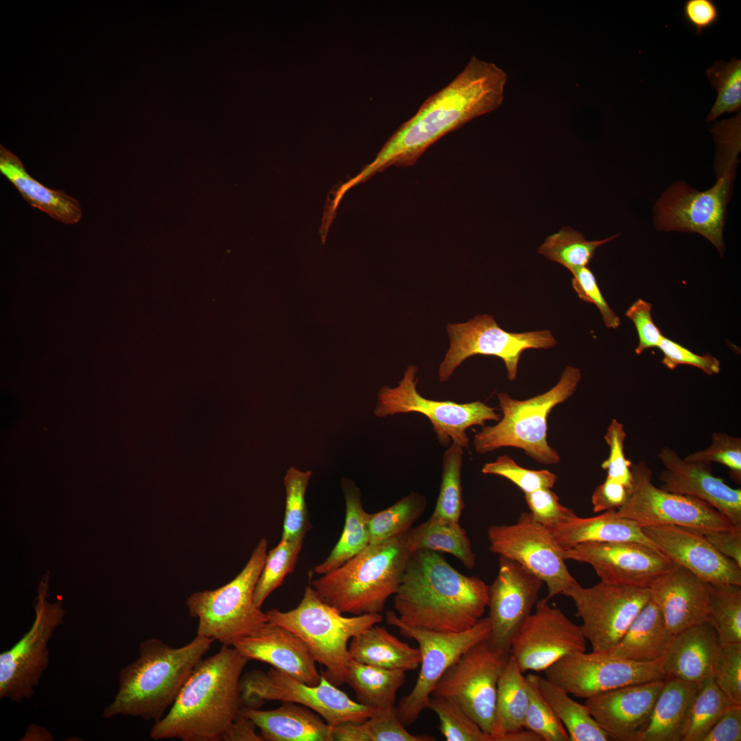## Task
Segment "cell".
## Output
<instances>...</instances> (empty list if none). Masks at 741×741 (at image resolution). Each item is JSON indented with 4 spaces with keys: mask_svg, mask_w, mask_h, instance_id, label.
<instances>
[{
    "mask_svg": "<svg viewBox=\"0 0 741 741\" xmlns=\"http://www.w3.org/2000/svg\"><path fill=\"white\" fill-rule=\"evenodd\" d=\"M675 635L668 630L659 608L650 600L632 622L611 655L639 663L661 660Z\"/></svg>",
    "mask_w": 741,
    "mask_h": 741,
    "instance_id": "cell-32",
    "label": "cell"
},
{
    "mask_svg": "<svg viewBox=\"0 0 741 741\" xmlns=\"http://www.w3.org/2000/svg\"><path fill=\"white\" fill-rule=\"evenodd\" d=\"M546 528L563 548L585 543L619 541H635L654 546L637 523L619 516L616 510H607L592 517L575 515Z\"/></svg>",
    "mask_w": 741,
    "mask_h": 741,
    "instance_id": "cell-31",
    "label": "cell"
},
{
    "mask_svg": "<svg viewBox=\"0 0 741 741\" xmlns=\"http://www.w3.org/2000/svg\"><path fill=\"white\" fill-rule=\"evenodd\" d=\"M482 472L504 477L517 485L524 494L540 489H552L557 476L548 470H530L517 464L507 455L485 464Z\"/></svg>",
    "mask_w": 741,
    "mask_h": 741,
    "instance_id": "cell-50",
    "label": "cell"
},
{
    "mask_svg": "<svg viewBox=\"0 0 741 741\" xmlns=\"http://www.w3.org/2000/svg\"><path fill=\"white\" fill-rule=\"evenodd\" d=\"M572 287L583 301L594 304L599 309L604 325L609 329H617L620 324V318L611 309L604 299L598 285L596 279L588 266H584L571 272Z\"/></svg>",
    "mask_w": 741,
    "mask_h": 741,
    "instance_id": "cell-56",
    "label": "cell"
},
{
    "mask_svg": "<svg viewBox=\"0 0 741 741\" xmlns=\"http://www.w3.org/2000/svg\"><path fill=\"white\" fill-rule=\"evenodd\" d=\"M240 712L255 724L263 741H333V727L300 704L282 702L270 710L242 707Z\"/></svg>",
    "mask_w": 741,
    "mask_h": 741,
    "instance_id": "cell-29",
    "label": "cell"
},
{
    "mask_svg": "<svg viewBox=\"0 0 741 741\" xmlns=\"http://www.w3.org/2000/svg\"><path fill=\"white\" fill-rule=\"evenodd\" d=\"M545 678L565 692L589 698L626 685L663 679L661 659L639 663L608 652L571 653L545 670Z\"/></svg>",
    "mask_w": 741,
    "mask_h": 741,
    "instance_id": "cell-19",
    "label": "cell"
},
{
    "mask_svg": "<svg viewBox=\"0 0 741 741\" xmlns=\"http://www.w3.org/2000/svg\"><path fill=\"white\" fill-rule=\"evenodd\" d=\"M447 331L450 344L438 368L441 382L447 381L466 359L475 355L501 358L505 364L508 379L513 381L517 375L521 355L524 351L548 349L556 344L550 330L508 332L489 314L475 316L464 323L449 324Z\"/></svg>",
    "mask_w": 741,
    "mask_h": 741,
    "instance_id": "cell-14",
    "label": "cell"
},
{
    "mask_svg": "<svg viewBox=\"0 0 741 741\" xmlns=\"http://www.w3.org/2000/svg\"><path fill=\"white\" fill-rule=\"evenodd\" d=\"M718 646L717 633L708 622L678 633L661 659L666 677L698 684L713 676Z\"/></svg>",
    "mask_w": 741,
    "mask_h": 741,
    "instance_id": "cell-28",
    "label": "cell"
},
{
    "mask_svg": "<svg viewBox=\"0 0 741 741\" xmlns=\"http://www.w3.org/2000/svg\"><path fill=\"white\" fill-rule=\"evenodd\" d=\"M548 598L537 600L531 613L514 636L510 655L523 673L545 671L565 656L586 650L580 626L572 622Z\"/></svg>",
    "mask_w": 741,
    "mask_h": 741,
    "instance_id": "cell-20",
    "label": "cell"
},
{
    "mask_svg": "<svg viewBox=\"0 0 741 741\" xmlns=\"http://www.w3.org/2000/svg\"><path fill=\"white\" fill-rule=\"evenodd\" d=\"M530 701L524 728L537 734L542 741H569L564 726L537 690L534 674L526 676Z\"/></svg>",
    "mask_w": 741,
    "mask_h": 741,
    "instance_id": "cell-49",
    "label": "cell"
},
{
    "mask_svg": "<svg viewBox=\"0 0 741 741\" xmlns=\"http://www.w3.org/2000/svg\"><path fill=\"white\" fill-rule=\"evenodd\" d=\"M534 678L538 691L564 726L569 741L610 740L585 705L574 701L569 694L546 678L534 674Z\"/></svg>",
    "mask_w": 741,
    "mask_h": 741,
    "instance_id": "cell-39",
    "label": "cell"
},
{
    "mask_svg": "<svg viewBox=\"0 0 741 741\" xmlns=\"http://www.w3.org/2000/svg\"><path fill=\"white\" fill-rule=\"evenodd\" d=\"M701 532L720 553L741 567V527Z\"/></svg>",
    "mask_w": 741,
    "mask_h": 741,
    "instance_id": "cell-62",
    "label": "cell"
},
{
    "mask_svg": "<svg viewBox=\"0 0 741 741\" xmlns=\"http://www.w3.org/2000/svg\"><path fill=\"white\" fill-rule=\"evenodd\" d=\"M412 553L405 533L369 544L311 585L323 602L342 614L381 613L397 593Z\"/></svg>",
    "mask_w": 741,
    "mask_h": 741,
    "instance_id": "cell-5",
    "label": "cell"
},
{
    "mask_svg": "<svg viewBox=\"0 0 741 741\" xmlns=\"http://www.w3.org/2000/svg\"><path fill=\"white\" fill-rule=\"evenodd\" d=\"M248 661L227 644L215 655L202 658L168 713L152 727L150 738L222 740L243 707L241 679Z\"/></svg>",
    "mask_w": 741,
    "mask_h": 741,
    "instance_id": "cell-3",
    "label": "cell"
},
{
    "mask_svg": "<svg viewBox=\"0 0 741 741\" xmlns=\"http://www.w3.org/2000/svg\"><path fill=\"white\" fill-rule=\"evenodd\" d=\"M426 507L424 495L410 492L386 509L370 514V544L406 533Z\"/></svg>",
    "mask_w": 741,
    "mask_h": 741,
    "instance_id": "cell-42",
    "label": "cell"
},
{
    "mask_svg": "<svg viewBox=\"0 0 741 741\" xmlns=\"http://www.w3.org/2000/svg\"><path fill=\"white\" fill-rule=\"evenodd\" d=\"M506 82V72L496 64L471 56L462 71L427 97L392 134L375 160L348 182L349 186L390 166L413 165L444 135L499 108Z\"/></svg>",
    "mask_w": 741,
    "mask_h": 741,
    "instance_id": "cell-1",
    "label": "cell"
},
{
    "mask_svg": "<svg viewBox=\"0 0 741 741\" xmlns=\"http://www.w3.org/2000/svg\"><path fill=\"white\" fill-rule=\"evenodd\" d=\"M303 539H281L267 552L266 561L257 582L254 601L260 607L266 599L279 587L285 577L292 572L303 546Z\"/></svg>",
    "mask_w": 741,
    "mask_h": 741,
    "instance_id": "cell-46",
    "label": "cell"
},
{
    "mask_svg": "<svg viewBox=\"0 0 741 741\" xmlns=\"http://www.w3.org/2000/svg\"><path fill=\"white\" fill-rule=\"evenodd\" d=\"M48 591L47 574L39 584L31 628L12 648L0 654L1 699L17 703L30 699L48 668L49 642L66 614L60 601L49 602Z\"/></svg>",
    "mask_w": 741,
    "mask_h": 741,
    "instance_id": "cell-12",
    "label": "cell"
},
{
    "mask_svg": "<svg viewBox=\"0 0 741 741\" xmlns=\"http://www.w3.org/2000/svg\"><path fill=\"white\" fill-rule=\"evenodd\" d=\"M626 437V434L624 425L616 419H613L604 435V440L609 447V455L601 467L607 470V478L621 482L631 489L632 464L631 461L625 457Z\"/></svg>",
    "mask_w": 741,
    "mask_h": 741,
    "instance_id": "cell-54",
    "label": "cell"
},
{
    "mask_svg": "<svg viewBox=\"0 0 741 741\" xmlns=\"http://www.w3.org/2000/svg\"><path fill=\"white\" fill-rule=\"evenodd\" d=\"M630 491L625 484L607 478L592 494L593 510L598 513L620 508L626 502Z\"/></svg>",
    "mask_w": 741,
    "mask_h": 741,
    "instance_id": "cell-60",
    "label": "cell"
},
{
    "mask_svg": "<svg viewBox=\"0 0 741 741\" xmlns=\"http://www.w3.org/2000/svg\"><path fill=\"white\" fill-rule=\"evenodd\" d=\"M733 165L725 168L716 184L699 191L685 183L672 185L655 207V223L660 231L698 233L725 251L723 229L734 175Z\"/></svg>",
    "mask_w": 741,
    "mask_h": 741,
    "instance_id": "cell-18",
    "label": "cell"
},
{
    "mask_svg": "<svg viewBox=\"0 0 741 741\" xmlns=\"http://www.w3.org/2000/svg\"><path fill=\"white\" fill-rule=\"evenodd\" d=\"M631 471L632 486L626 502L616 510L619 516L640 526L673 525L700 532L741 527L705 501L656 487L644 462L632 465Z\"/></svg>",
    "mask_w": 741,
    "mask_h": 741,
    "instance_id": "cell-15",
    "label": "cell"
},
{
    "mask_svg": "<svg viewBox=\"0 0 741 741\" xmlns=\"http://www.w3.org/2000/svg\"><path fill=\"white\" fill-rule=\"evenodd\" d=\"M707 622L720 644L741 642V585L709 583Z\"/></svg>",
    "mask_w": 741,
    "mask_h": 741,
    "instance_id": "cell-41",
    "label": "cell"
},
{
    "mask_svg": "<svg viewBox=\"0 0 741 741\" xmlns=\"http://www.w3.org/2000/svg\"><path fill=\"white\" fill-rule=\"evenodd\" d=\"M0 172L32 207L66 224L78 223L82 211L77 199L64 190L49 189L33 178L19 158L0 145Z\"/></svg>",
    "mask_w": 741,
    "mask_h": 741,
    "instance_id": "cell-30",
    "label": "cell"
},
{
    "mask_svg": "<svg viewBox=\"0 0 741 741\" xmlns=\"http://www.w3.org/2000/svg\"><path fill=\"white\" fill-rule=\"evenodd\" d=\"M241 691L243 707L259 709L266 701L292 702L311 709L332 727L363 722L375 710L350 698L323 673L319 684L310 685L272 667L267 672L255 670L242 677Z\"/></svg>",
    "mask_w": 741,
    "mask_h": 741,
    "instance_id": "cell-9",
    "label": "cell"
},
{
    "mask_svg": "<svg viewBox=\"0 0 741 741\" xmlns=\"http://www.w3.org/2000/svg\"><path fill=\"white\" fill-rule=\"evenodd\" d=\"M268 541L260 539L244 569L231 582L213 590L191 593L186 600L190 615L198 620L197 635L230 645L250 635L268 622L254 601L263 569Z\"/></svg>",
    "mask_w": 741,
    "mask_h": 741,
    "instance_id": "cell-8",
    "label": "cell"
},
{
    "mask_svg": "<svg viewBox=\"0 0 741 741\" xmlns=\"http://www.w3.org/2000/svg\"><path fill=\"white\" fill-rule=\"evenodd\" d=\"M255 724L243 715L240 711L224 732V741H263L260 733L256 732Z\"/></svg>",
    "mask_w": 741,
    "mask_h": 741,
    "instance_id": "cell-63",
    "label": "cell"
},
{
    "mask_svg": "<svg viewBox=\"0 0 741 741\" xmlns=\"http://www.w3.org/2000/svg\"><path fill=\"white\" fill-rule=\"evenodd\" d=\"M691 462H718L730 470L737 482L741 479V438L725 433L714 432L707 448L688 455L684 458Z\"/></svg>",
    "mask_w": 741,
    "mask_h": 741,
    "instance_id": "cell-53",
    "label": "cell"
},
{
    "mask_svg": "<svg viewBox=\"0 0 741 741\" xmlns=\"http://www.w3.org/2000/svg\"><path fill=\"white\" fill-rule=\"evenodd\" d=\"M463 454V448L453 443L444 453L441 483L432 515L434 518L459 523L464 507L461 483Z\"/></svg>",
    "mask_w": 741,
    "mask_h": 741,
    "instance_id": "cell-44",
    "label": "cell"
},
{
    "mask_svg": "<svg viewBox=\"0 0 741 741\" xmlns=\"http://www.w3.org/2000/svg\"><path fill=\"white\" fill-rule=\"evenodd\" d=\"M351 658L358 662L406 672L416 669L421 661L420 649L410 646L375 624L351 639Z\"/></svg>",
    "mask_w": 741,
    "mask_h": 741,
    "instance_id": "cell-33",
    "label": "cell"
},
{
    "mask_svg": "<svg viewBox=\"0 0 741 741\" xmlns=\"http://www.w3.org/2000/svg\"><path fill=\"white\" fill-rule=\"evenodd\" d=\"M487 534L491 552L519 563L546 584V598L563 595L576 582L565 563L563 548L530 513H522L514 524L491 526Z\"/></svg>",
    "mask_w": 741,
    "mask_h": 741,
    "instance_id": "cell-17",
    "label": "cell"
},
{
    "mask_svg": "<svg viewBox=\"0 0 741 741\" xmlns=\"http://www.w3.org/2000/svg\"><path fill=\"white\" fill-rule=\"evenodd\" d=\"M705 73L718 93L707 121H711L725 113L740 112L741 60L736 57L729 62L718 60Z\"/></svg>",
    "mask_w": 741,
    "mask_h": 741,
    "instance_id": "cell-47",
    "label": "cell"
},
{
    "mask_svg": "<svg viewBox=\"0 0 741 741\" xmlns=\"http://www.w3.org/2000/svg\"><path fill=\"white\" fill-rule=\"evenodd\" d=\"M651 310L650 303L639 298L625 314L633 321L637 331L639 343L635 351L637 355L646 349L658 346L663 337L652 320Z\"/></svg>",
    "mask_w": 741,
    "mask_h": 741,
    "instance_id": "cell-58",
    "label": "cell"
},
{
    "mask_svg": "<svg viewBox=\"0 0 741 741\" xmlns=\"http://www.w3.org/2000/svg\"><path fill=\"white\" fill-rule=\"evenodd\" d=\"M266 613L269 622L290 631L306 644L315 661L325 667L322 673L326 679L336 686L345 683L351 659L349 641L383 619L380 613L344 616L323 602L311 585L294 609H272Z\"/></svg>",
    "mask_w": 741,
    "mask_h": 741,
    "instance_id": "cell-7",
    "label": "cell"
},
{
    "mask_svg": "<svg viewBox=\"0 0 741 741\" xmlns=\"http://www.w3.org/2000/svg\"><path fill=\"white\" fill-rule=\"evenodd\" d=\"M509 655L492 648L487 639L477 643L447 669L431 696L455 701L493 738L497 684Z\"/></svg>",
    "mask_w": 741,
    "mask_h": 741,
    "instance_id": "cell-13",
    "label": "cell"
},
{
    "mask_svg": "<svg viewBox=\"0 0 741 741\" xmlns=\"http://www.w3.org/2000/svg\"><path fill=\"white\" fill-rule=\"evenodd\" d=\"M386 620L388 625L397 628L402 635L415 640L421 654V670L416 683L397 707L399 718L408 727L427 708L432 690L447 669L470 648L489 637L491 624L489 617L482 618L467 630L440 633L410 626L402 622L393 611H386Z\"/></svg>",
    "mask_w": 741,
    "mask_h": 741,
    "instance_id": "cell-11",
    "label": "cell"
},
{
    "mask_svg": "<svg viewBox=\"0 0 741 741\" xmlns=\"http://www.w3.org/2000/svg\"><path fill=\"white\" fill-rule=\"evenodd\" d=\"M665 679L626 685L587 698L585 705L610 739L639 741Z\"/></svg>",
    "mask_w": 741,
    "mask_h": 741,
    "instance_id": "cell-24",
    "label": "cell"
},
{
    "mask_svg": "<svg viewBox=\"0 0 741 741\" xmlns=\"http://www.w3.org/2000/svg\"><path fill=\"white\" fill-rule=\"evenodd\" d=\"M731 703L713 676L698 684L681 729L680 741H703Z\"/></svg>",
    "mask_w": 741,
    "mask_h": 741,
    "instance_id": "cell-40",
    "label": "cell"
},
{
    "mask_svg": "<svg viewBox=\"0 0 741 741\" xmlns=\"http://www.w3.org/2000/svg\"><path fill=\"white\" fill-rule=\"evenodd\" d=\"M562 555L591 565L601 582L642 588L675 565L654 546L635 541L581 543L563 548Z\"/></svg>",
    "mask_w": 741,
    "mask_h": 741,
    "instance_id": "cell-21",
    "label": "cell"
},
{
    "mask_svg": "<svg viewBox=\"0 0 741 741\" xmlns=\"http://www.w3.org/2000/svg\"><path fill=\"white\" fill-rule=\"evenodd\" d=\"M641 528L654 547L674 564L711 584L741 585V567L720 553L701 532L673 525Z\"/></svg>",
    "mask_w": 741,
    "mask_h": 741,
    "instance_id": "cell-23",
    "label": "cell"
},
{
    "mask_svg": "<svg viewBox=\"0 0 741 741\" xmlns=\"http://www.w3.org/2000/svg\"><path fill=\"white\" fill-rule=\"evenodd\" d=\"M488 586L477 576L460 574L438 552L411 554L394 607L404 624L440 633H457L473 626L488 607Z\"/></svg>",
    "mask_w": 741,
    "mask_h": 741,
    "instance_id": "cell-2",
    "label": "cell"
},
{
    "mask_svg": "<svg viewBox=\"0 0 741 741\" xmlns=\"http://www.w3.org/2000/svg\"><path fill=\"white\" fill-rule=\"evenodd\" d=\"M345 521L342 534L327 558L314 572L325 574L343 565L370 544L369 517L362 504L360 489L348 479L342 480Z\"/></svg>",
    "mask_w": 741,
    "mask_h": 741,
    "instance_id": "cell-35",
    "label": "cell"
},
{
    "mask_svg": "<svg viewBox=\"0 0 741 741\" xmlns=\"http://www.w3.org/2000/svg\"><path fill=\"white\" fill-rule=\"evenodd\" d=\"M563 595L574 602L576 615L593 651L607 652L621 640L637 614L650 600L648 588L603 582L583 587L577 581Z\"/></svg>",
    "mask_w": 741,
    "mask_h": 741,
    "instance_id": "cell-16",
    "label": "cell"
},
{
    "mask_svg": "<svg viewBox=\"0 0 741 741\" xmlns=\"http://www.w3.org/2000/svg\"><path fill=\"white\" fill-rule=\"evenodd\" d=\"M543 583L519 563L499 556L487 607L491 624L487 640L492 648L510 653L513 639L532 613Z\"/></svg>",
    "mask_w": 741,
    "mask_h": 741,
    "instance_id": "cell-22",
    "label": "cell"
},
{
    "mask_svg": "<svg viewBox=\"0 0 741 741\" xmlns=\"http://www.w3.org/2000/svg\"><path fill=\"white\" fill-rule=\"evenodd\" d=\"M529 701L526 678L510 655L497 684L494 741H503L506 734L524 729Z\"/></svg>",
    "mask_w": 741,
    "mask_h": 741,
    "instance_id": "cell-36",
    "label": "cell"
},
{
    "mask_svg": "<svg viewBox=\"0 0 741 741\" xmlns=\"http://www.w3.org/2000/svg\"><path fill=\"white\" fill-rule=\"evenodd\" d=\"M741 704H729L703 741H740Z\"/></svg>",
    "mask_w": 741,
    "mask_h": 741,
    "instance_id": "cell-61",
    "label": "cell"
},
{
    "mask_svg": "<svg viewBox=\"0 0 741 741\" xmlns=\"http://www.w3.org/2000/svg\"><path fill=\"white\" fill-rule=\"evenodd\" d=\"M213 641L196 635L179 648L157 638L143 641L138 658L120 670L117 692L104 708L102 717H139L154 722L161 720Z\"/></svg>",
    "mask_w": 741,
    "mask_h": 741,
    "instance_id": "cell-4",
    "label": "cell"
},
{
    "mask_svg": "<svg viewBox=\"0 0 741 741\" xmlns=\"http://www.w3.org/2000/svg\"><path fill=\"white\" fill-rule=\"evenodd\" d=\"M233 646L248 661L256 660L308 685L319 684L321 674L306 644L296 635L267 622L252 634L233 641Z\"/></svg>",
    "mask_w": 741,
    "mask_h": 741,
    "instance_id": "cell-27",
    "label": "cell"
},
{
    "mask_svg": "<svg viewBox=\"0 0 741 741\" xmlns=\"http://www.w3.org/2000/svg\"><path fill=\"white\" fill-rule=\"evenodd\" d=\"M525 499L535 521L545 527L555 526L576 515L565 507L551 489H540L525 493Z\"/></svg>",
    "mask_w": 741,
    "mask_h": 741,
    "instance_id": "cell-55",
    "label": "cell"
},
{
    "mask_svg": "<svg viewBox=\"0 0 741 741\" xmlns=\"http://www.w3.org/2000/svg\"><path fill=\"white\" fill-rule=\"evenodd\" d=\"M713 678L731 703L741 704V642L719 643Z\"/></svg>",
    "mask_w": 741,
    "mask_h": 741,
    "instance_id": "cell-51",
    "label": "cell"
},
{
    "mask_svg": "<svg viewBox=\"0 0 741 741\" xmlns=\"http://www.w3.org/2000/svg\"><path fill=\"white\" fill-rule=\"evenodd\" d=\"M346 683L355 692L357 701L374 709L395 707L397 693L405 681V672L364 664L351 658L347 663Z\"/></svg>",
    "mask_w": 741,
    "mask_h": 741,
    "instance_id": "cell-37",
    "label": "cell"
},
{
    "mask_svg": "<svg viewBox=\"0 0 741 741\" xmlns=\"http://www.w3.org/2000/svg\"><path fill=\"white\" fill-rule=\"evenodd\" d=\"M417 371L418 368L410 364L397 386H386L380 389L374 410L376 416L420 413L430 420L440 445L448 447L453 443L462 448H467L469 445L466 432L468 428L483 426L486 421L500 419L495 408L480 401L458 403L425 398L417 390Z\"/></svg>",
    "mask_w": 741,
    "mask_h": 741,
    "instance_id": "cell-10",
    "label": "cell"
},
{
    "mask_svg": "<svg viewBox=\"0 0 741 741\" xmlns=\"http://www.w3.org/2000/svg\"><path fill=\"white\" fill-rule=\"evenodd\" d=\"M615 235L601 240L588 241L579 232L569 227L549 235L538 249L549 260L558 263L570 272L587 266L596 249L613 239Z\"/></svg>",
    "mask_w": 741,
    "mask_h": 741,
    "instance_id": "cell-43",
    "label": "cell"
},
{
    "mask_svg": "<svg viewBox=\"0 0 741 741\" xmlns=\"http://www.w3.org/2000/svg\"><path fill=\"white\" fill-rule=\"evenodd\" d=\"M648 590L672 635L707 622L709 583L684 567L675 564L655 580Z\"/></svg>",
    "mask_w": 741,
    "mask_h": 741,
    "instance_id": "cell-26",
    "label": "cell"
},
{
    "mask_svg": "<svg viewBox=\"0 0 741 741\" xmlns=\"http://www.w3.org/2000/svg\"><path fill=\"white\" fill-rule=\"evenodd\" d=\"M682 14L685 22L701 35L719 20L720 11L713 0H686Z\"/></svg>",
    "mask_w": 741,
    "mask_h": 741,
    "instance_id": "cell-59",
    "label": "cell"
},
{
    "mask_svg": "<svg viewBox=\"0 0 741 741\" xmlns=\"http://www.w3.org/2000/svg\"><path fill=\"white\" fill-rule=\"evenodd\" d=\"M657 347L663 355L661 363L669 369L685 364L696 367L709 375L718 374L720 370V363L716 357L709 354L697 355L664 336Z\"/></svg>",
    "mask_w": 741,
    "mask_h": 741,
    "instance_id": "cell-57",
    "label": "cell"
},
{
    "mask_svg": "<svg viewBox=\"0 0 741 741\" xmlns=\"http://www.w3.org/2000/svg\"><path fill=\"white\" fill-rule=\"evenodd\" d=\"M698 684L667 677L650 721L639 741H680L681 729Z\"/></svg>",
    "mask_w": 741,
    "mask_h": 741,
    "instance_id": "cell-34",
    "label": "cell"
},
{
    "mask_svg": "<svg viewBox=\"0 0 741 741\" xmlns=\"http://www.w3.org/2000/svg\"><path fill=\"white\" fill-rule=\"evenodd\" d=\"M21 740H53V736L45 727L30 725Z\"/></svg>",
    "mask_w": 741,
    "mask_h": 741,
    "instance_id": "cell-64",
    "label": "cell"
},
{
    "mask_svg": "<svg viewBox=\"0 0 741 741\" xmlns=\"http://www.w3.org/2000/svg\"><path fill=\"white\" fill-rule=\"evenodd\" d=\"M659 458L665 467L659 478L661 489L705 501L741 526V490L714 476L711 462L685 460L668 447L661 449Z\"/></svg>",
    "mask_w": 741,
    "mask_h": 741,
    "instance_id": "cell-25",
    "label": "cell"
},
{
    "mask_svg": "<svg viewBox=\"0 0 741 741\" xmlns=\"http://www.w3.org/2000/svg\"><path fill=\"white\" fill-rule=\"evenodd\" d=\"M580 379L578 368L567 366L558 383L543 394L520 401L507 393H498L502 418L495 425L484 426L474 436L475 451L486 454L513 447L524 450L539 463H558L559 455L547 441L548 417L556 405L572 396Z\"/></svg>",
    "mask_w": 741,
    "mask_h": 741,
    "instance_id": "cell-6",
    "label": "cell"
},
{
    "mask_svg": "<svg viewBox=\"0 0 741 741\" xmlns=\"http://www.w3.org/2000/svg\"><path fill=\"white\" fill-rule=\"evenodd\" d=\"M405 537L412 552L423 550L447 552L457 558L467 569H471L475 565L476 556L469 539L458 522L431 516L426 521L411 528Z\"/></svg>",
    "mask_w": 741,
    "mask_h": 741,
    "instance_id": "cell-38",
    "label": "cell"
},
{
    "mask_svg": "<svg viewBox=\"0 0 741 741\" xmlns=\"http://www.w3.org/2000/svg\"><path fill=\"white\" fill-rule=\"evenodd\" d=\"M362 727L366 741H433L427 735L410 733L398 717L397 707L375 709Z\"/></svg>",
    "mask_w": 741,
    "mask_h": 741,
    "instance_id": "cell-52",
    "label": "cell"
},
{
    "mask_svg": "<svg viewBox=\"0 0 741 741\" xmlns=\"http://www.w3.org/2000/svg\"><path fill=\"white\" fill-rule=\"evenodd\" d=\"M427 708L440 721V731L447 741H493L491 736L480 726L455 701L444 697L431 696Z\"/></svg>",
    "mask_w": 741,
    "mask_h": 741,
    "instance_id": "cell-48",
    "label": "cell"
},
{
    "mask_svg": "<svg viewBox=\"0 0 741 741\" xmlns=\"http://www.w3.org/2000/svg\"><path fill=\"white\" fill-rule=\"evenodd\" d=\"M311 471L290 467L284 477L285 509L281 539H303L309 527L305 493L311 476Z\"/></svg>",
    "mask_w": 741,
    "mask_h": 741,
    "instance_id": "cell-45",
    "label": "cell"
}]
</instances>
